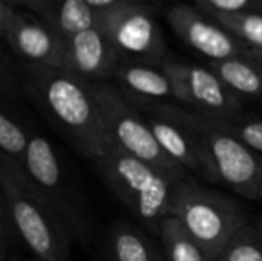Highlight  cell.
Listing matches in <instances>:
<instances>
[{"label":"cell","mask_w":262,"mask_h":261,"mask_svg":"<svg viewBox=\"0 0 262 261\" xmlns=\"http://www.w3.org/2000/svg\"><path fill=\"white\" fill-rule=\"evenodd\" d=\"M17 78L20 91L81 157L94 162L104 154L106 143L89 82L61 68L21 62Z\"/></svg>","instance_id":"cell-1"},{"label":"cell","mask_w":262,"mask_h":261,"mask_svg":"<svg viewBox=\"0 0 262 261\" xmlns=\"http://www.w3.org/2000/svg\"><path fill=\"white\" fill-rule=\"evenodd\" d=\"M92 163L118 200L143 225L158 234L160 222L170 215L173 189L181 178L112 146H106L104 154Z\"/></svg>","instance_id":"cell-2"},{"label":"cell","mask_w":262,"mask_h":261,"mask_svg":"<svg viewBox=\"0 0 262 261\" xmlns=\"http://www.w3.org/2000/svg\"><path fill=\"white\" fill-rule=\"evenodd\" d=\"M23 169L37 195L58 217L71 240L89 243L95 226L92 211L46 137L31 134Z\"/></svg>","instance_id":"cell-3"},{"label":"cell","mask_w":262,"mask_h":261,"mask_svg":"<svg viewBox=\"0 0 262 261\" xmlns=\"http://www.w3.org/2000/svg\"><path fill=\"white\" fill-rule=\"evenodd\" d=\"M0 192L18 235L38 261H68L71 237L31 186L25 169L0 157Z\"/></svg>","instance_id":"cell-4"},{"label":"cell","mask_w":262,"mask_h":261,"mask_svg":"<svg viewBox=\"0 0 262 261\" xmlns=\"http://www.w3.org/2000/svg\"><path fill=\"white\" fill-rule=\"evenodd\" d=\"M170 215L183 223L213 261L247 223L244 209L236 202L196 183L192 175L175 185Z\"/></svg>","instance_id":"cell-5"},{"label":"cell","mask_w":262,"mask_h":261,"mask_svg":"<svg viewBox=\"0 0 262 261\" xmlns=\"http://www.w3.org/2000/svg\"><path fill=\"white\" fill-rule=\"evenodd\" d=\"M106 146L126 152L173 177L190 175L173 163L158 145L144 115L111 82L91 83Z\"/></svg>","instance_id":"cell-6"},{"label":"cell","mask_w":262,"mask_h":261,"mask_svg":"<svg viewBox=\"0 0 262 261\" xmlns=\"http://www.w3.org/2000/svg\"><path fill=\"white\" fill-rule=\"evenodd\" d=\"M97 25L103 29L121 62L161 66L167 60V46L149 6L138 0L97 12Z\"/></svg>","instance_id":"cell-7"},{"label":"cell","mask_w":262,"mask_h":261,"mask_svg":"<svg viewBox=\"0 0 262 261\" xmlns=\"http://www.w3.org/2000/svg\"><path fill=\"white\" fill-rule=\"evenodd\" d=\"M161 68L175 82L180 105L212 120H235L244 115L241 97L209 66L204 68L167 58Z\"/></svg>","instance_id":"cell-8"},{"label":"cell","mask_w":262,"mask_h":261,"mask_svg":"<svg viewBox=\"0 0 262 261\" xmlns=\"http://www.w3.org/2000/svg\"><path fill=\"white\" fill-rule=\"evenodd\" d=\"M0 34L21 63L63 66L64 38L41 18L0 3Z\"/></svg>","instance_id":"cell-9"},{"label":"cell","mask_w":262,"mask_h":261,"mask_svg":"<svg viewBox=\"0 0 262 261\" xmlns=\"http://www.w3.org/2000/svg\"><path fill=\"white\" fill-rule=\"evenodd\" d=\"M166 15L175 34L209 62L247 57L249 54L250 48L244 42L190 5H175Z\"/></svg>","instance_id":"cell-10"},{"label":"cell","mask_w":262,"mask_h":261,"mask_svg":"<svg viewBox=\"0 0 262 261\" xmlns=\"http://www.w3.org/2000/svg\"><path fill=\"white\" fill-rule=\"evenodd\" d=\"M120 63L118 52L98 25L64 38L61 69L84 82H109Z\"/></svg>","instance_id":"cell-11"},{"label":"cell","mask_w":262,"mask_h":261,"mask_svg":"<svg viewBox=\"0 0 262 261\" xmlns=\"http://www.w3.org/2000/svg\"><path fill=\"white\" fill-rule=\"evenodd\" d=\"M112 80L127 98L180 103L177 85L161 66L121 62Z\"/></svg>","instance_id":"cell-12"},{"label":"cell","mask_w":262,"mask_h":261,"mask_svg":"<svg viewBox=\"0 0 262 261\" xmlns=\"http://www.w3.org/2000/svg\"><path fill=\"white\" fill-rule=\"evenodd\" d=\"M140 112L144 115L149 128L154 132V137L157 138L158 145L166 152V155L190 175L193 174L207 180L206 166L193 135L184 126L170 118H166L149 111Z\"/></svg>","instance_id":"cell-13"},{"label":"cell","mask_w":262,"mask_h":261,"mask_svg":"<svg viewBox=\"0 0 262 261\" xmlns=\"http://www.w3.org/2000/svg\"><path fill=\"white\" fill-rule=\"evenodd\" d=\"M37 15L63 38L97 25V12L84 0H46Z\"/></svg>","instance_id":"cell-14"},{"label":"cell","mask_w":262,"mask_h":261,"mask_svg":"<svg viewBox=\"0 0 262 261\" xmlns=\"http://www.w3.org/2000/svg\"><path fill=\"white\" fill-rule=\"evenodd\" d=\"M209 68L239 97L262 100V65L250 57L209 62Z\"/></svg>","instance_id":"cell-15"},{"label":"cell","mask_w":262,"mask_h":261,"mask_svg":"<svg viewBox=\"0 0 262 261\" xmlns=\"http://www.w3.org/2000/svg\"><path fill=\"white\" fill-rule=\"evenodd\" d=\"M157 235L163 243L166 261H213L183 223L172 215L160 222Z\"/></svg>","instance_id":"cell-16"},{"label":"cell","mask_w":262,"mask_h":261,"mask_svg":"<svg viewBox=\"0 0 262 261\" xmlns=\"http://www.w3.org/2000/svg\"><path fill=\"white\" fill-rule=\"evenodd\" d=\"M112 261H164L154 243L137 228L120 223L109 235Z\"/></svg>","instance_id":"cell-17"},{"label":"cell","mask_w":262,"mask_h":261,"mask_svg":"<svg viewBox=\"0 0 262 261\" xmlns=\"http://www.w3.org/2000/svg\"><path fill=\"white\" fill-rule=\"evenodd\" d=\"M31 134L18 120L12 105L2 100L0 109V157L11 160L20 168H25Z\"/></svg>","instance_id":"cell-18"},{"label":"cell","mask_w":262,"mask_h":261,"mask_svg":"<svg viewBox=\"0 0 262 261\" xmlns=\"http://www.w3.org/2000/svg\"><path fill=\"white\" fill-rule=\"evenodd\" d=\"M212 20L220 23L249 48L262 51V15L253 12H220L215 9H203Z\"/></svg>","instance_id":"cell-19"},{"label":"cell","mask_w":262,"mask_h":261,"mask_svg":"<svg viewBox=\"0 0 262 261\" xmlns=\"http://www.w3.org/2000/svg\"><path fill=\"white\" fill-rule=\"evenodd\" d=\"M216 261H262V222L238 229Z\"/></svg>","instance_id":"cell-20"},{"label":"cell","mask_w":262,"mask_h":261,"mask_svg":"<svg viewBox=\"0 0 262 261\" xmlns=\"http://www.w3.org/2000/svg\"><path fill=\"white\" fill-rule=\"evenodd\" d=\"M209 122L244 143L247 148H250L253 152L262 154V120L259 118H250L246 114L235 120H212Z\"/></svg>","instance_id":"cell-21"},{"label":"cell","mask_w":262,"mask_h":261,"mask_svg":"<svg viewBox=\"0 0 262 261\" xmlns=\"http://www.w3.org/2000/svg\"><path fill=\"white\" fill-rule=\"evenodd\" d=\"M204 9H215L220 12H253L262 15V0H195Z\"/></svg>","instance_id":"cell-22"},{"label":"cell","mask_w":262,"mask_h":261,"mask_svg":"<svg viewBox=\"0 0 262 261\" xmlns=\"http://www.w3.org/2000/svg\"><path fill=\"white\" fill-rule=\"evenodd\" d=\"M0 3L12 6V8H18V9H28L32 12H38L41 9V6L46 3V0H0Z\"/></svg>","instance_id":"cell-23"},{"label":"cell","mask_w":262,"mask_h":261,"mask_svg":"<svg viewBox=\"0 0 262 261\" xmlns=\"http://www.w3.org/2000/svg\"><path fill=\"white\" fill-rule=\"evenodd\" d=\"M84 2H86V5L91 6L95 12H100V11L114 8V6L120 5L121 2H124V0H84Z\"/></svg>","instance_id":"cell-24"},{"label":"cell","mask_w":262,"mask_h":261,"mask_svg":"<svg viewBox=\"0 0 262 261\" xmlns=\"http://www.w3.org/2000/svg\"><path fill=\"white\" fill-rule=\"evenodd\" d=\"M247 57H250L252 60H255V62H258L259 65H262V51H259V49H253V48H250V49H249Z\"/></svg>","instance_id":"cell-25"},{"label":"cell","mask_w":262,"mask_h":261,"mask_svg":"<svg viewBox=\"0 0 262 261\" xmlns=\"http://www.w3.org/2000/svg\"><path fill=\"white\" fill-rule=\"evenodd\" d=\"M259 200H262V174H261V188H259Z\"/></svg>","instance_id":"cell-26"}]
</instances>
